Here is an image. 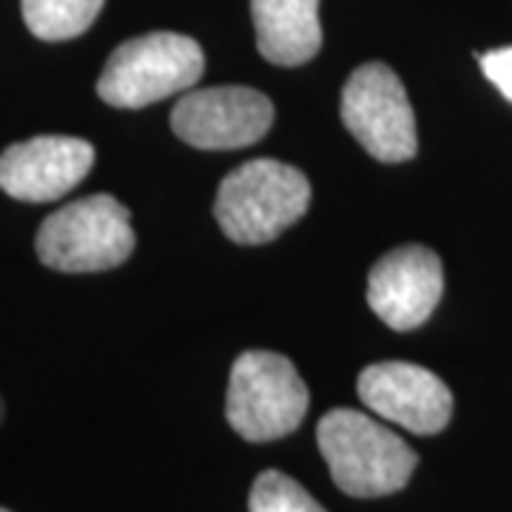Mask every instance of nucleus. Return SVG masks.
<instances>
[{
    "instance_id": "nucleus-11",
    "label": "nucleus",
    "mask_w": 512,
    "mask_h": 512,
    "mask_svg": "<svg viewBox=\"0 0 512 512\" xmlns=\"http://www.w3.org/2000/svg\"><path fill=\"white\" fill-rule=\"evenodd\" d=\"M256 46L276 66H302L322 49L319 0H251Z\"/></svg>"
},
{
    "instance_id": "nucleus-15",
    "label": "nucleus",
    "mask_w": 512,
    "mask_h": 512,
    "mask_svg": "<svg viewBox=\"0 0 512 512\" xmlns=\"http://www.w3.org/2000/svg\"><path fill=\"white\" fill-rule=\"evenodd\" d=\"M3 413H6V407H3V399H0V424H3Z\"/></svg>"
},
{
    "instance_id": "nucleus-8",
    "label": "nucleus",
    "mask_w": 512,
    "mask_h": 512,
    "mask_svg": "<svg viewBox=\"0 0 512 512\" xmlns=\"http://www.w3.org/2000/svg\"><path fill=\"white\" fill-rule=\"evenodd\" d=\"M359 399L370 413L416 436H436L453 416V393L436 373L413 362H379L362 370Z\"/></svg>"
},
{
    "instance_id": "nucleus-6",
    "label": "nucleus",
    "mask_w": 512,
    "mask_h": 512,
    "mask_svg": "<svg viewBox=\"0 0 512 512\" xmlns=\"http://www.w3.org/2000/svg\"><path fill=\"white\" fill-rule=\"evenodd\" d=\"M342 123L379 163H404L419 151L416 114L399 74L384 63H365L342 89Z\"/></svg>"
},
{
    "instance_id": "nucleus-10",
    "label": "nucleus",
    "mask_w": 512,
    "mask_h": 512,
    "mask_svg": "<svg viewBox=\"0 0 512 512\" xmlns=\"http://www.w3.org/2000/svg\"><path fill=\"white\" fill-rule=\"evenodd\" d=\"M94 165L92 143L43 134L0 154V188L20 202H52L80 185Z\"/></svg>"
},
{
    "instance_id": "nucleus-14",
    "label": "nucleus",
    "mask_w": 512,
    "mask_h": 512,
    "mask_svg": "<svg viewBox=\"0 0 512 512\" xmlns=\"http://www.w3.org/2000/svg\"><path fill=\"white\" fill-rule=\"evenodd\" d=\"M481 69H484L487 80L493 83L495 89L512 103V46L481 55Z\"/></svg>"
},
{
    "instance_id": "nucleus-7",
    "label": "nucleus",
    "mask_w": 512,
    "mask_h": 512,
    "mask_svg": "<svg viewBox=\"0 0 512 512\" xmlns=\"http://www.w3.org/2000/svg\"><path fill=\"white\" fill-rule=\"evenodd\" d=\"M274 126V106L245 86H214L188 92L171 111V128L188 146L231 151L262 140Z\"/></svg>"
},
{
    "instance_id": "nucleus-3",
    "label": "nucleus",
    "mask_w": 512,
    "mask_h": 512,
    "mask_svg": "<svg viewBox=\"0 0 512 512\" xmlns=\"http://www.w3.org/2000/svg\"><path fill=\"white\" fill-rule=\"evenodd\" d=\"M137 245L131 214L111 194H92L49 214L35 239L40 262L60 274H100L123 265Z\"/></svg>"
},
{
    "instance_id": "nucleus-5",
    "label": "nucleus",
    "mask_w": 512,
    "mask_h": 512,
    "mask_svg": "<svg viewBox=\"0 0 512 512\" xmlns=\"http://www.w3.org/2000/svg\"><path fill=\"white\" fill-rule=\"evenodd\" d=\"M308 384L282 353L245 350L231 367L225 419L245 441L291 436L308 413Z\"/></svg>"
},
{
    "instance_id": "nucleus-12",
    "label": "nucleus",
    "mask_w": 512,
    "mask_h": 512,
    "mask_svg": "<svg viewBox=\"0 0 512 512\" xmlns=\"http://www.w3.org/2000/svg\"><path fill=\"white\" fill-rule=\"evenodd\" d=\"M103 3L106 0H20V12L32 35L60 43L92 29Z\"/></svg>"
},
{
    "instance_id": "nucleus-4",
    "label": "nucleus",
    "mask_w": 512,
    "mask_h": 512,
    "mask_svg": "<svg viewBox=\"0 0 512 512\" xmlns=\"http://www.w3.org/2000/svg\"><path fill=\"white\" fill-rule=\"evenodd\" d=\"M202 72L205 55L194 37L151 32L131 37L111 52L97 80V94L114 109H143L194 89Z\"/></svg>"
},
{
    "instance_id": "nucleus-2",
    "label": "nucleus",
    "mask_w": 512,
    "mask_h": 512,
    "mask_svg": "<svg viewBox=\"0 0 512 512\" xmlns=\"http://www.w3.org/2000/svg\"><path fill=\"white\" fill-rule=\"evenodd\" d=\"M311 205L308 177L279 160H251L222 180L214 217L222 234L237 245H262L276 239Z\"/></svg>"
},
{
    "instance_id": "nucleus-16",
    "label": "nucleus",
    "mask_w": 512,
    "mask_h": 512,
    "mask_svg": "<svg viewBox=\"0 0 512 512\" xmlns=\"http://www.w3.org/2000/svg\"><path fill=\"white\" fill-rule=\"evenodd\" d=\"M0 512H9V510H3V507H0Z\"/></svg>"
},
{
    "instance_id": "nucleus-9",
    "label": "nucleus",
    "mask_w": 512,
    "mask_h": 512,
    "mask_svg": "<svg viewBox=\"0 0 512 512\" xmlns=\"http://www.w3.org/2000/svg\"><path fill=\"white\" fill-rule=\"evenodd\" d=\"M444 291L436 251L402 245L384 254L367 276V305L393 330H413L430 319Z\"/></svg>"
},
{
    "instance_id": "nucleus-13",
    "label": "nucleus",
    "mask_w": 512,
    "mask_h": 512,
    "mask_svg": "<svg viewBox=\"0 0 512 512\" xmlns=\"http://www.w3.org/2000/svg\"><path fill=\"white\" fill-rule=\"evenodd\" d=\"M248 510L251 512H328L313 498L299 481L279 473L265 470L259 473L248 495Z\"/></svg>"
},
{
    "instance_id": "nucleus-1",
    "label": "nucleus",
    "mask_w": 512,
    "mask_h": 512,
    "mask_svg": "<svg viewBox=\"0 0 512 512\" xmlns=\"http://www.w3.org/2000/svg\"><path fill=\"white\" fill-rule=\"evenodd\" d=\"M319 453L328 461L330 478L353 498H382L410 481L419 456L367 413L336 407L316 424Z\"/></svg>"
}]
</instances>
